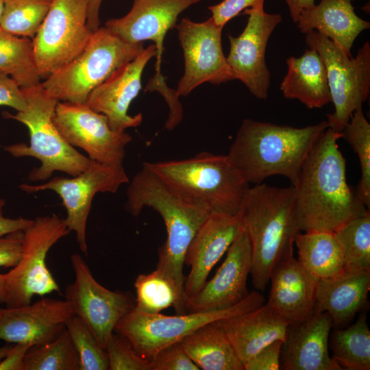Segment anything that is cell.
<instances>
[{"mask_svg": "<svg viewBox=\"0 0 370 370\" xmlns=\"http://www.w3.org/2000/svg\"><path fill=\"white\" fill-rule=\"evenodd\" d=\"M341 137L330 127L323 131L293 185L300 231L334 232L369 211L347 182L346 161L337 144Z\"/></svg>", "mask_w": 370, "mask_h": 370, "instance_id": "obj_1", "label": "cell"}, {"mask_svg": "<svg viewBox=\"0 0 370 370\" xmlns=\"http://www.w3.org/2000/svg\"><path fill=\"white\" fill-rule=\"evenodd\" d=\"M23 233L18 262L2 274L7 308L27 305L35 295L44 296L60 291L46 258L53 245L70 233L64 219L56 214L37 217Z\"/></svg>", "mask_w": 370, "mask_h": 370, "instance_id": "obj_9", "label": "cell"}, {"mask_svg": "<svg viewBox=\"0 0 370 370\" xmlns=\"http://www.w3.org/2000/svg\"><path fill=\"white\" fill-rule=\"evenodd\" d=\"M174 193L210 213L238 214L249 184L227 156L202 151L182 160L144 162Z\"/></svg>", "mask_w": 370, "mask_h": 370, "instance_id": "obj_5", "label": "cell"}, {"mask_svg": "<svg viewBox=\"0 0 370 370\" xmlns=\"http://www.w3.org/2000/svg\"><path fill=\"white\" fill-rule=\"evenodd\" d=\"M180 343L199 369L244 370L230 341L214 322L199 328Z\"/></svg>", "mask_w": 370, "mask_h": 370, "instance_id": "obj_28", "label": "cell"}, {"mask_svg": "<svg viewBox=\"0 0 370 370\" xmlns=\"http://www.w3.org/2000/svg\"><path fill=\"white\" fill-rule=\"evenodd\" d=\"M214 323L226 335L243 365L272 342H284L289 325L267 303Z\"/></svg>", "mask_w": 370, "mask_h": 370, "instance_id": "obj_23", "label": "cell"}, {"mask_svg": "<svg viewBox=\"0 0 370 370\" xmlns=\"http://www.w3.org/2000/svg\"><path fill=\"white\" fill-rule=\"evenodd\" d=\"M5 0H0V22L3 14Z\"/></svg>", "mask_w": 370, "mask_h": 370, "instance_id": "obj_49", "label": "cell"}, {"mask_svg": "<svg viewBox=\"0 0 370 370\" xmlns=\"http://www.w3.org/2000/svg\"><path fill=\"white\" fill-rule=\"evenodd\" d=\"M238 214L250 241L253 286L264 291L274 269L293 256L295 239L300 232L295 188L264 183L249 186Z\"/></svg>", "mask_w": 370, "mask_h": 370, "instance_id": "obj_2", "label": "cell"}, {"mask_svg": "<svg viewBox=\"0 0 370 370\" xmlns=\"http://www.w3.org/2000/svg\"><path fill=\"white\" fill-rule=\"evenodd\" d=\"M354 0H321L318 5L304 10L297 21L302 33L313 30L330 39L348 56L352 57L353 43L370 23L354 12Z\"/></svg>", "mask_w": 370, "mask_h": 370, "instance_id": "obj_26", "label": "cell"}, {"mask_svg": "<svg viewBox=\"0 0 370 370\" xmlns=\"http://www.w3.org/2000/svg\"><path fill=\"white\" fill-rule=\"evenodd\" d=\"M264 301L256 290L232 306L208 311L165 315L147 314L134 308L119 321L114 332L126 338L140 356L152 361L160 350L180 342L199 328L253 310Z\"/></svg>", "mask_w": 370, "mask_h": 370, "instance_id": "obj_8", "label": "cell"}, {"mask_svg": "<svg viewBox=\"0 0 370 370\" xmlns=\"http://www.w3.org/2000/svg\"><path fill=\"white\" fill-rule=\"evenodd\" d=\"M284 341L277 340L269 344L244 363V370H278Z\"/></svg>", "mask_w": 370, "mask_h": 370, "instance_id": "obj_42", "label": "cell"}, {"mask_svg": "<svg viewBox=\"0 0 370 370\" xmlns=\"http://www.w3.org/2000/svg\"><path fill=\"white\" fill-rule=\"evenodd\" d=\"M79 365L77 352L65 328L54 339L29 347L23 370H79Z\"/></svg>", "mask_w": 370, "mask_h": 370, "instance_id": "obj_32", "label": "cell"}, {"mask_svg": "<svg viewBox=\"0 0 370 370\" xmlns=\"http://www.w3.org/2000/svg\"><path fill=\"white\" fill-rule=\"evenodd\" d=\"M243 229L238 214L210 213L193 239L184 264L190 267L184 280L186 301L197 293L217 262Z\"/></svg>", "mask_w": 370, "mask_h": 370, "instance_id": "obj_21", "label": "cell"}, {"mask_svg": "<svg viewBox=\"0 0 370 370\" xmlns=\"http://www.w3.org/2000/svg\"><path fill=\"white\" fill-rule=\"evenodd\" d=\"M34 220L22 217L12 219L3 216L0 210V239L5 235L18 230L24 231Z\"/></svg>", "mask_w": 370, "mask_h": 370, "instance_id": "obj_45", "label": "cell"}, {"mask_svg": "<svg viewBox=\"0 0 370 370\" xmlns=\"http://www.w3.org/2000/svg\"><path fill=\"white\" fill-rule=\"evenodd\" d=\"M264 0H223L219 3L208 7L214 23L220 26L225 25L238 15L243 10L249 8L264 5Z\"/></svg>", "mask_w": 370, "mask_h": 370, "instance_id": "obj_41", "label": "cell"}, {"mask_svg": "<svg viewBox=\"0 0 370 370\" xmlns=\"http://www.w3.org/2000/svg\"><path fill=\"white\" fill-rule=\"evenodd\" d=\"M5 204V201L0 197V210H1L3 208Z\"/></svg>", "mask_w": 370, "mask_h": 370, "instance_id": "obj_50", "label": "cell"}, {"mask_svg": "<svg viewBox=\"0 0 370 370\" xmlns=\"http://www.w3.org/2000/svg\"><path fill=\"white\" fill-rule=\"evenodd\" d=\"M109 370H152V361L140 356L130 341L113 332L106 345Z\"/></svg>", "mask_w": 370, "mask_h": 370, "instance_id": "obj_38", "label": "cell"}, {"mask_svg": "<svg viewBox=\"0 0 370 370\" xmlns=\"http://www.w3.org/2000/svg\"><path fill=\"white\" fill-rule=\"evenodd\" d=\"M306 42L309 49L319 53L325 66L334 107V112L327 115L328 127L341 132L369 95L370 44L366 41L353 58L317 31L307 33Z\"/></svg>", "mask_w": 370, "mask_h": 370, "instance_id": "obj_10", "label": "cell"}, {"mask_svg": "<svg viewBox=\"0 0 370 370\" xmlns=\"http://www.w3.org/2000/svg\"><path fill=\"white\" fill-rule=\"evenodd\" d=\"M71 262L75 280L65 288V299L105 349L119 321L136 306L128 292L112 291L100 284L81 255L74 254Z\"/></svg>", "mask_w": 370, "mask_h": 370, "instance_id": "obj_13", "label": "cell"}, {"mask_svg": "<svg viewBox=\"0 0 370 370\" xmlns=\"http://www.w3.org/2000/svg\"><path fill=\"white\" fill-rule=\"evenodd\" d=\"M345 267L370 271V213L356 217L334 232Z\"/></svg>", "mask_w": 370, "mask_h": 370, "instance_id": "obj_35", "label": "cell"}, {"mask_svg": "<svg viewBox=\"0 0 370 370\" xmlns=\"http://www.w3.org/2000/svg\"><path fill=\"white\" fill-rule=\"evenodd\" d=\"M332 321L325 312L289 323L283 343L280 367L284 370H343L329 354Z\"/></svg>", "mask_w": 370, "mask_h": 370, "instance_id": "obj_22", "label": "cell"}, {"mask_svg": "<svg viewBox=\"0 0 370 370\" xmlns=\"http://www.w3.org/2000/svg\"><path fill=\"white\" fill-rule=\"evenodd\" d=\"M152 370H199L180 342L160 350L152 360Z\"/></svg>", "mask_w": 370, "mask_h": 370, "instance_id": "obj_39", "label": "cell"}, {"mask_svg": "<svg viewBox=\"0 0 370 370\" xmlns=\"http://www.w3.org/2000/svg\"><path fill=\"white\" fill-rule=\"evenodd\" d=\"M0 106L22 111L27 102L21 88L10 75L0 70Z\"/></svg>", "mask_w": 370, "mask_h": 370, "instance_id": "obj_43", "label": "cell"}, {"mask_svg": "<svg viewBox=\"0 0 370 370\" xmlns=\"http://www.w3.org/2000/svg\"><path fill=\"white\" fill-rule=\"evenodd\" d=\"M1 308H0V310H1Z\"/></svg>", "mask_w": 370, "mask_h": 370, "instance_id": "obj_51", "label": "cell"}, {"mask_svg": "<svg viewBox=\"0 0 370 370\" xmlns=\"http://www.w3.org/2000/svg\"><path fill=\"white\" fill-rule=\"evenodd\" d=\"M201 0H134L130 11L124 16L111 18L105 27L130 43L151 40L156 49V74L151 83L164 84L160 73L164 40L167 32L175 26L178 16Z\"/></svg>", "mask_w": 370, "mask_h": 370, "instance_id": "obj_17", "label": "cell"}, {"mask_svg": "<svg viewBox=\"0 0 370 370\" xmlns=\"http://www.w3.org/2000/svg\"><path fill=\"white\" fill-rule=\"evenodd\" d=\"M53 121L73 147L84 150L95 162L122 166L125 147L132 137L125 132H114L103 114L97 112L84 103L58 101Z\"/></svg>", "mask_w": 370, "mask_h": 370, "instance_id": "obj_15", "label": "cell"}, {"mask_svg": "<svg viewBox=\"0 0 370 370\" xmlns=\"http://www.w3.org/2000/svg\"><path fill=\"white\" fill-rule=\"evenodd\" d=\"M0 70L21 88L40 84L33 54L32 40L11 34L0 28Z\"/></svg>", "mask_w": 370, "mask_h": 370, "instance_id": "obj_31", "label": "cell"}, {"mask_svg": "<svg viewBox=\"0 0 370 370\" xmlns=\"http://www.w3.org/2000/svg\"><path fill=\"white\" fill-rule=\"evenodd\" d=\"M156 55L154 44L149 45L135 59L116 69L88 96L84 103L106 116L112 130L125 132L127 128L141 124L142 113L130 116L127 110L141 89V78L145 66Z\"/></svg>", "mask_w": 370, "mask_h": 370, "instance_id": "obj_18", "label": "cell"}, {"mask_svg": "<svg viewBox=\"0 0 370 370\" xmlns=\"http://www.w3.org/2000/svg\"><path fill=\"white\" fill-rule=\"evenodd\" d=\"M21 89L27 102L25 109L15 114L5 112L3 116L27 126L29 145L18 143L4 149L16 158L29 156L40 160V166L29 174L28 179L32 182L49 180L55 171L73 176L84 171L93 160L69 144L53 123V116L59 101L50 96L40 84Z\"/></svg>", "mask_w": 370, "mask_h": 370, "instance_id": "obj_6", "label": "cell"}, {"mask_svg": "<svg viewBox=\"0 0 370 370\" xmlns=\"http://www.w3.org/2000/svg\"><path fill=\"white\" fill-rule=\"evenodd\" d=\"M79 358V370H109L107 353L84 322L73 315L66 323Z\"/></svg>", "mask_w": 370, "mask_h": 370, "instance_id": "obj_37", "label": "cell"}, {"mask_svg": "<svg viewBox=\"0 0 370 370\" xmlns=\"http://www.w3.org/2000/svg\"><path fill=\"white\" fill-rule=\"evenodd\" d=\"M251 267V244L243 227L228 248L214 275L197 293L186 299L187 312L222 309L240 302L249 293L247 282Z\"/></svg>", "mask_w": 370, "mask_h": 370, "instance_id": "obj_19", "label": "cell"}, {"mask_svg": "<svg viewBox=\"0 0 370 370\" xmlns=\"http://www.w3.org/2000/svg\"><path fill=\"white\" fill-rule=\"evenodd\" d=\"M295 244L298 254L297 260L318 278L331 277L345 267L342 251L332 232H299Z\"/></svg>", "mask_w": 370, "mask_h": 370, "instance_id": "obj_29", "label": "cell"}, {"mask_svg": "<svg viewBox=\"0 0 370 370\" xmlns=\"http://www.w3.org/2000/svg\"><path fill=\"white\" fill-rule=\"evenodd\" d=\"M23 236V231L18 230L0 239V267H14L17 264L21 256ZM5 299L4 281L0 273V303L4 304Z\"/></svg>", "mask_w": 370, "mask_h": 370, "instance_id": "obj_40", "label": "cell"}, {"mask_svg": "<svg viewBox=\"0 0 370 370\" xmlns=\"http://www.w3.org/2000/svg\"><path fill=\"white\" fill-rule=\"evenodd\" d=\"M288 71L280 90L288 99H296L308 108H320L332 102L327 72L319 53L306 49L299 57L286 60Z\"/></svg>", "mask_w": 370, "mask_h": 370, "instance_id": "obj_27", "label": "cell"}, {"mask_svg": "<svg viewBox=\"0 0 370 370\" xmlns=\"http://www.w3.org/2000/svg\"><path fill=\"white\" fill-rule=\"evenodd\" d=\"M103 0H88L87 25L92 32L99 27V10Z\"/></svg>", "mask_w": 370, "mask_h": 370, "instance_id": "obj_46", "label": "cell"}, {"mask_svg": "<svg viewBox=\"0 0 370 370\" xmlns=\"http://www.w3.org/2000/svg\"><path fill=\"white\" fill-rule=\"evenodd\" d=\"M328 127L327 121L294 127L245 119L226 156L249 184L283 175L293 186L310 150Z\"/></svg>", "mask_w": 370, "mask_h": 370, "instance_id": "obj_4", "label": "cell"}, {"mask_svg": "<svg viewBox=\"0 0 370 370\" xmlns=\"http://www.w3.org/2000/svg\"><path fill=\"white\" fill-rule=\"evenodd\" d=\"M64 299L42 298L34 304L1 308L0 340L29 345L44 343L60 335L73 315Z\"/></svg>", "mask_w": 370, "mask_h": 370, "instance_id": "obj_20", "label": "cell"}, {"mask_svg": "<svg viewBox=\"0 0 370 370\" xmlns=\"http://www.w3.org/2000/svg\"><path fill=\"white\" fill-rule=\"evenodd\" d=\"M319 279L293 256L280 262L273 271L267 303L289 323L302 321L315 312Z\"/></svg>", "mask_w": 370, "mask_h": 370, "instance_id": "obj_24", "label": "cell"}, {"mask_svg": "<svg viewBox=\"0 0 370 370\" xmlns=\"http://www.w3.org/2000/svg\"><path fill=\"white\" fill-rule=\"evenodd\" d=\"M332 358L346 370L370 369V330L366 313L345 329L334 330L329 338Z\"/></svg>", "mask_w": 370, "mask_h": 370, "instance_id": "obj_30", "label": "cell"}, {"mask_svg": "<svg viewBox=\"0 0 370 370\" xmlns=\"http://www.w3.org/2000/svg\"><path fill=\"white\" fill-rule=\"evenodd\" d=\"M244 14L249 18L243 32L237 37L228 35L230 47L226 59L235 79L241 81L256 98L264 99L270 85L267 45L282 16L267 13L264 5L247 8Z\"/></svg>", "mask_w": 370, "mask_h": 370, "instance_id": "obj_16", "label": "cell"}, {"mask_svg": "<svg viewBox=\"0 0 370 370\" xmlns=\"http://www.w3.org/2000/svg\"><path fill=\"white\" fill-rule=\"evenodd\" d=\"M145 208L156 210L164 222L166 238L158 249L156 269L174 284L179 296L180 314L186 313L183 273L185 256L210 212L204 206L190 203L177 195L143 164L127 189L126 209L137 217Z\"/></svg>", "mask_w": 370, "mask_h": 370, "instance_id": "obj_3", "label": "cell"}, {"mask_svg": "<svg viewBox=\"0 0 370 370\" xmlns=\"http://www.w3.org/2000/svg\"><path fill=\"white\" fill-rule=\"evenodd\" d=\"M53 0H5L0 28L11 34L33 39Z\"/></svg>", "mask_w": 370, "mask_h": 370, "instance_id": "obj_34", "label": "cell"}, {"mask_svg": "<svg viewBox=\"0 0 370 370\" xmlns=\"http://www.w3.org/2000/svg\"><path fill=\"white\" fill-rule=\"evenodd\" d=\"M31 345L14 343L0 362V370H23L25 356Z\"/></svg>", "mask_w": 370, "mask_h": 370, "instance_id": "obj_44", "label": "cell"}, {"mask_svg": "<svg viewBox=\"0 0 370 370\" xmlns=\"http://www.w3.org/2000/svg\"><path fill=\"white\" fill-rule=\"evenodd\" d=\"M134 287L136 310L147 314H157L173 306L177 314H180V300L176 288L156 269L151 273L138 275Z\"/></svg>", "mask_w": 370, "mask_h": 370, "instance_id": "obj_33", "label": "cell"}, {"mask_svg": "<svg viewBox=\"0 0 370 370\" xmlns=\"http://www.w3.org/2000/svg\"><path fill=\"white\" fill-rule=\"evenodd\" d=\"M128 182L123 166L92 161L88 168L72 178L54 177L42 184H23L19 188L27 193L45 190L56 192L66 210L64 222L67 228L75 232L79 249L87 254L86 223L95 195L98 193H114L121 185Z\"/></svg>", "mask_w": 370, "mask_h": 370, "instance_id": "obj_12", "label": "cell"}, {"mask_svg": "<svg viewBox=\"0 0 370 370\" xmlns=\"http://www.w3.org/2000/svg\"><path fill=\"white\" fill-rule=\"evenodd\" d=\"M343 138L358 155L361 177L356 190L358 197L370 207V124L362 108L356 110L342 132Z\"/></svg>", "mask_w": 370, "mask_h": 370, "instance_id": "obj_36", "label": "cell"}, {"mask_svg": "<svg viewBox=\"0 0 370 370\" xmlns=\"http://www.w3.org/2000/svg\"><path fill=\"white\" fill-rule=\"evenodd\" d=\"M288 5L292 20L296 23L300 13L314 5V0H284Z\"/></svg>", "mask_w": 370, "mask_h": 370, "instance_id": "obj_47", "label": "cell"}, {"mask_svg": "<svg viewBox=\"0 0 370 370\" xmlns=\"http://www.w3.org/2000/svg\"><path fill=\"white\" fill-rule=\"evenodd\" d=\"M370 271L345 267L338 273L319 278L315 294V312H325L333 325L347 326L367 304Z\"/></svg>", "mask_w": 370, "mask_h": 370, "instance_id": "obj_25", "label": "cell"}, {"mask_svg": "<svg viewBox=\"0 0 370 370\" xmlns=\"http://www.w3.org/2000/svg\"><path fill=\"white\" fill-rule=\"evenodd\" d=\"M12 346V345L8 343L0 347V362L5 357Z\"/></svg>", "mask_w": 370, "mask_h": 370, "instance_id": "obj_48", "label": "cell"}, {"mask_svg": "<svg viewBox=\"0 0 370 370\" xmlns=\"http://www.w3.org/2000/svg\"><path fill=\"white\" fill-rule=\"evenodd\" d=\"M175 27L184 60V74L175 90L178 97L206 82L219 85L235 79L222 49L223 27L210 17L200 23L184 18Z\"/></svg>", "mask_w": 370, "mask_h": 370, "instance_id": "obj_14", "label": "cell"}, {"mask_svg": "<svg viewBox=\"0 0 370 370\" xmlns=\"http://www.w3.org/2000/svg\"><path fill=\"white\" fill-rule=\"evenodd\" d=\"M88 0H53L32 40L40 78L46 79L75 58L88 45L93 32L87 25Z\"/></svg>", "mask_w": 370, "mask_h": 370, "instance_id": "obj_11", "label": "cell"}, {"mask_svg": "<svg viewBox=\"0 0 370 370\" xmlns=\"http://www.w3.org/2000/svg\"><path fill=\"white\" fill-rule=\"evenodd\" d=\"M144 49L143 42H126L105 26L99 27L77 58L40 84L59 101L84 103L96 87Z\"/></svg>", "mask_w": 370, "mask_h": 370, "instance_id": "obj_7", "label": "cell"}]
</instances>
